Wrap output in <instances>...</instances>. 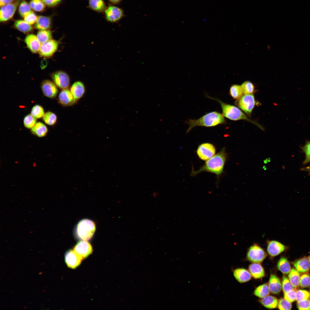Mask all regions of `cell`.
Returning a JSON list of instances; mask_svg holds the SVG:
<instances>
[{"instance_id":"cell-30","label":"cell","mask_w":310,"mask_h":310,"mask_svg":"<svg viewBox=\"0 0 310 310\" xmlns=\"http://www.w3.org/2000/svg\"><path fill=\"white\" fill-rule=\"evenodd\" d=\"M37 37L41 44L51 39L52 34L49 30H40L37 32Z\"/></svg>"},{"instance_id":"cell-37","label":"cell","mask_w":310,"mask_h":310,"mask_svg":"<svg viewBox=\"0 0 310 310\" xmlns=\"http://www.w3.org/2000/svg\"><path fill=\"white\" fill-rule=\"evenodd\" d=\"M44 114L43 108L38 104L34 105L32 107L31 111V114L36 119L42 117Z\"/></svg>"},{"instance_id":"cell-44","label":"cell","mask_w":310,"mask_h":310,"mask_svg":"<svg viewBox=\"0 0 310 310\" xmlns=\"http://www.w3.org/2000/svg\"><path fill=\"white\" fill-rule=\"evenodd\" d=\"M38 17L33 11H31L24 17V20L30 24L32 25L36 22Z\"/></svg>"},{"instance_id":"cell-32","label":"cell","mask_w":310,"mask_h":310,"mask_svg":"<svg viewBox=\"0 0 310 310\" xmlns=\"http://www.w3.org/2000/svg\"><path fill=\"white\" fill-rule=\"evenodd\" d=\"M229 93L231 96L234 99H238L243 94L241 86L234 84L230 88Z\"/></svg>"},{"instance_id":"cell-27","label":"cell","mask_w":310,"mask_h":310,"mask_svg":"<svg viewBox=\"0 0 310 310\" xmlns=\"http://www.w3.org/2000/svg\"><path fill=\"white\" fill-rule=\"evenodd\" d=\"M277 267L278 269L282 273L287 274L289 273L291 268L287 259L285 257H281L278 261Z\"/></svg>"},{"instance_id":"cell-14","label":"cell","mask_w":310,"mask_h":310,"mask_svg":"<svg viewBox=\"0 0 310 310\" xmlns=\"http://www.w3.org/2000/svg\"><path fill=\"white\" fill-rule=\"evenodd\" d=\"M73 250L83 259L91 254L93 251L91 244L87 241L83 240L78 242Z\"/></svg>"},{"instance_id":"cell-47","label":"cell","mask_w":310,"mask_h":310,"mask_svg":"<svg viewBox=\"0 0 310 310\" xmlns=\"http://www.w3.org/2000/svg\"><path fill=\"white\" fill-rule=\"evenodd\" d=\"M49 7H54L59 4L62 0H42Z\"/></svg>"},{"instance_id":"cell-51","label":"cell","mask_w":310,"mask_h":310,"mask_svg":"<svg viewBox=\"0 0 310 310\" xmlns=\"http://www.w3.org/2000/svg\"><path fill=\"white\" fill-rule=\"evenodd\" d=\"M307 259H308V261H309V263H310V255H309V256L308 257V258H307Z\"/></svg>"},{"instance_id":"cell-36","label":"cell","mask_w":310,"mask_h":310,"mask_svg":"<svg viewBox=\"0 0 310 310\" xmlns=\"http://www.w3.org/2000/svg\"><path fill=\"white\" fill-rule=\"evenodd\" d=\"M36 123V119L31 114L26 115L24 119V125L25 127L28 129H31Z\"/></svg>"},{"instance_id":"cell-13","label":"cell","mask_w":310,"mask_h":310,"mask_svg":"<svg viewBox=\"0 0 310 310\" xmlns=\"http://www.w3.org/2000/svg\"><path fill=\"white\" fill-rule=\"evenodd\" d=\"M41 87L44 94L50 98H55L58 92L57 86L53 82L49 80L43 81L41 83Z\"/></svg>"},{"instance_id":"cell-15","label":"cell","mask_w":310,"mask_h":310,"mask_svg":"<svg viewBox=\"0 0 310 310\" xmlns=\"http://www.w3.org/2000/svg\"><path fill=\"white\" fill-rule=\"evenodd\" d=\"M65 261L69 268L75 269L81 264L83 259L73 250H69L66 253L65 255Z\"/></svg>"},{"instance_id":"cell-22","label":"cell","mask_w":310,"mask_h":310,"mask_svg":"<svg viewBox=\"0 0 310 310\" xmlns=\"http://www.w3.org/2000/svg\"><path fill=\"white\" fill-rule=\"evenodd\" d=\"M52 21L49 16H39L35 24V28L38 30H49L51 26Z\"/></svg>"},{"instance_id":"cell-10","label":"cell","mask_w":310,"mask_h":310,"mask_svg":"<svg viewBox=\"0 0 310 310\" xmlns=\"http://www.w3.org/2000/svg\"><path fill=\"white\" fill-rule=\"evenodd\" d=\"M216 149L214 146L210 143H205L199 145L197 150L199 158L202 160L206 161L215 155Z\"/></svg>"},{"instance_id":"cell-46","label":"cell","mask_w":310,"mask_h":310,"mask_svg":"<svg viewBox=\"0 0 310 310\" xmlns=\"http://www.w3.org/2000/svg\"><path fill=\"white\" fill-rule=\"evenodd\" d=\"M284 298L289 302L292 303L296 300V291L293 290L284 293Z\"/></svg>"},{"instance_id":"cell-18","label":"cell","mask_w":310,"mask_h":310,"mask_svg":"<svg viewBox=\"0 0 310 310\" xmlns=\"http://www.w3.org/2000/svg\"><path fill=\"white\" fill-rule=\"evenodd\" d=\"M70 90L77 102L84 96L86 90L83 83L78 81L72 84Z\"/></svg>"},{"instance_id":"cell-23","label":"cell","mask_w":310,"mask_h":310,"mask_svg":"<svg viewBox=\"0 0 310 310\" xmlns=\"http://www.w3.org/2000/svg\"><path fill=\"white\" fill-rule=\"evenodd\" d=\"M296 270L299 273H304L310 270V263L306 257L300 259L293 263Z\"/></svg>"},{"instance_id":"cell-31","label":"cell","mask_w":310,"mask_h":310,"mask_svg":"<svg viewBox=\"0 0 310 310\" xmlns=\"http://www.w3.org/2000/svg\"><path fill=\"white\" fill-rule=\"evenodd\" d=\"M300 277L299 273L294 268L291 269L288 274V279L296 288L299 285Z\"/></svg>"},{"instance_id":"cell-38","label":"cell","mask_w":310,"mask_h":310,"mask_svg":"<svg viewBox=\"0 0 310 310\" xmlns=\"http://www.w3.org/2000/svg\"><path fill=\"white\" fill-rule=\"evenodd\" d=\"M241 86L243 94H251L254 92V85L250 81H245Z\"/></svg>"},{"instance_id":"cell-9","label":"cell","mask_w":310,"mask_h":310,"mask_svg":"<svg viewBox=\"0 0 310 310\" xmlns=\"http://www.w3.org/2000/svg\"><path fill=\"white\" fill-rule=\"evenodd\" d=\"M59 44L58 41L52 39L42 44L39 51L40 55L45 58L51 57L57 51Z\"/></svg>"},{"instance_id":"cell-45","label":"cell","mask_w":310,"mask_h":310,"mask_svg":"<svg viewBox=\"0 0 310 310\" xmlns=\"http://www.w3.org/2000/svg\"><path fill=\"white\" fill-rule=\"evenodd\" d=\"M297 306L299 310H310V299L298 301Z\"/></svg>"},{"instance_id":"cell-28","label":"cell","mask_w":310,"mask_h":310,"mask_svg":"<svg viewBox=\"0 0 310 310\" xmlns=\"http://www.w3.org/2000/svg\"><path fill=\"white\" fill-rule=\"evenodd\" d=\"M89 5L91 9L98 12H102L106 9L103 0H89Z\"/></svg>"},{"instance_id":"cell-33","label":"cell","mask_w":310,"mask_h":310,"mask_svg":"<svg viewBox=\"0 0 310 310\" xmlns=\"http://www.w3.org/2000/svg\"><path fill=\"white\" fill-rule=\"evenodd\" d=\"M29 4L32 9L37 12L44 11L46 5L42 0H31Z\"/></svg>"},{"instance_id":"cell-35","label":"cell","mask_w":310,"mask_h":310,"mask_svg":"<svg viewBox=\"0 0 310 310\" xmlns=\"http://www.w3.org/2000/svg\"><path fill=\"white\" fill-rule=\"evenodd\" d=\"M30 4L25 0H22L20 3L19 7V12L20 15L24 17L31 11Z\"/></svg>"},{"instance_id":"cell-12","label":"cell","mask_w":310,"mask_h":310,"mask_svg":"<svg viewBox=\"0 0 310 310\" xmlns=\"http://www.w3.org/2000/svg\"><path fill=\"white\" fill-rule=\"evenodd\" d=\"M267 251L269 255L271 257H275L283 252L286 247L280 242L274 240L267 241Z\"/></svg>"},{"instance_id":"cell-20","label":"cell","mask_w":310,"mask_h":310,"mask_svg":"<svg viewBox=\"0 0 310 310\" xmlns=\"http://www.w3.org/2000/svg\"><path fill=\"white\" fill-rule=\"evenodd\" d=\"M248 269L251 276L255 279L261 278L265 275L264 269L259 263H253L250 264Z\"/></svg>"},{"instance_id":"cell-2","label":"cell","mask_w":310,"mask_h":310,"mask_svg":"<svg viewBox=\"0 0 310 310\" xmlns=\"http://www.w3.org/2000/svg\"><path fill=\"white\" fill-rule=\"evenodd\" d=\"M224 117L222 114L214 111L208 113L197 119H189L185 122L189 125L186 133L196 126L210 127L224 124L226 122Z\"/></svg>"},{"instance_id":"cell-8","label":"cell","mask_w":310,"mask_h":310,"mask_svg":"<svg viewBox=\"0 0 310 310\" xmlns=\"http://www.w3.org/2000/svg\"><path fill=\"white\" fill-rule=\"evenodd\" d=\"M21 0H15L13 2L1 7L0 21H7L13 17Z\"/></svg>"},{"instance_id":"cell-19","label":"cell","mask_w":310,"mask_h":310,"mask_svg":"<svg viewBox=\"0 0 310 310\" xmlns=\"http://www.w3.org/2000/svg\"><path fill=\"white\" fill-rule=\"evenodd\" d=\"M233 275L239 282L245 283L250 280L251 278V275L249 271L243 268H239L234 270Z\"/></svg>"},{"instance_id":"cell-6","label":"cell","mask_w":310,"mask_h":310,"mask_svg":"<svg viewBox=\"0 0 310 310\" xmlns=\"http://www.w3.org/2000/svg\"><path fill=\"white\" fill-rule=\"evenodd\" d=\"M235 104L250 116L255 104L254 96L253 94H243L239 98L236 100Z\"/></svg>"},{"instance_id":"cell-43","label":"cell","mask_w":310,"mask_h":310,"mask_svg":"<svg viewBox=\"0 0 310 310\" xmlns=\"http://www.w3.org/2000/svg\"><path fill=\"white\" fill-rule=\"evenodd\" d=\"M299 285L302 288L310 286V275L307 274H304L300 277Z\"/></svg>"},{"instance_id":"cell-5","label":"cell","mask_w":310,"mask_h":310,"mask_svg":"<svg viewBox=\"0 0 310 310\" xmlns=\"http://www.w3.org/2000/svg\"><path fill=\"white\" fill-rule=\"evenodd\" d=\"M264 250L257 243H254L248 249L247 257L249 261L253 263H261L267 256Z\"/></svg>"},{"instance_id":"cell-17","label":"cell","mask_w":310,"mask_h":310,"mask_svg":"<svg viewBox=\"0 0 310 310\" xmlns=\"http://www.w3.org/2000/svg\"><path fill=\"white\" fill-rule=\"evenodd\" d=\"M25 42L28 48L32 53L39 52L41 43L37 36L33 34L27 35L24 39Z\"/></svg>"},{"instance_id":"cell-48","label":"cell","mask_w":310,"mask_h":310,"mask_svg":"<svg viewBox=\"0 0 310 310\" xmlns=\"http://www.w3.org/2000/svg\"><path fill=\"white\" fill-rule=\"evenodd\" d=\"M15 0H0V7L9 4L13 2Z\"/></svg>"},{"instance_id":"cell-25","label":"cell","mask_w":310,"mask_h":310,"mask_svg":"<svg viewBox=\"0 0 310 310\" xmlns=\"http://www.w3.org/2000/svg\"><path fill=\"white\" fill-rule=\"evenodd\" d=\"M262 299L260 300V302L266 308L273 309L277 307L278 301L275 297L268 295Z\"/></svg>"},{"instance_id":"cell-26","label":"cell","mask_w":310,"mask_h":310,"mask_svg":"<svg viewBox=\"0 0 310 310\" xmlns=\"http://www.w3.org/2000/svg\"><path fill=\"white\" fill-rule=\"evenodd\" d=\"M14 26L17 29L24 33H29L33 30L31 25L24 20H16L14 23Z\"/></svg>"},{"instance_id":"cell-7","label":"cell","mask_w":310,"mask_h":310,"mask_svg":"<svg viewBox=\"0 0 310 310\" xmlns=\"http://www.w3.org/2000/svg\"><path fill=\"white\" fill-rule=\"evenodd\" d=\"M51 76L54 83L59 88L62 90L68 89L70 84V79L66 72L57 71L51 74Z\"/></svg>"},{"instance_id":"cell-24","label":"cell","mask_w":310,"mask_h":310,"mask_svg":"<svg viewBox=\"0 0 310 310\" xmlns=\"http://www.w3.org/2000/svg\"><path fill=\"white\" fill-rule=\"evenodd\" d=\"M31 131L34 135L42 137L46 135L48 129L45 124L40 122H38L31 129Z\"/></svg>"},{"instance_id":"cell-40","label":"cell","mask_w":310,"mask_h":310,"mask_svg":"<svg viewBox=\"0 0 310 310\" xmlns=\"http://www.w3.org/2000/svg\"><path fill=\"white\" fill-rule=\"evenodd\" d=\"M310 299V293L305 290H299L296 291V300L298 302Z\"/></svg>"},{"instance_id":"cell-50","label":"cell","mask_w":310,"mask_h":310,"mask_svg":"<svg viewBox=\"0 0 310 310\" xmlns=\"http://www.w3.org/2000/svg\"><path fill=\"white\" fill-rule=\"evenodd\" d=\"M111 2L114 4H117L120 2L121 0H109Z\"/></svg>"},{"instance_id":"cell-21","label":"cell","mask_w":310,"mask_h":310,"mask_svg":"<svg viewBox=\"0 0 310 310\" xmlns=\"http://www.w3.org/2000/svg\"><path fill=\"white\" fill-rule=\"evenodd\" d=\"M268 286L270 292L272 294H278L282 289V284L279 279L274 274L270 275Z\"/></svg>"},{"instance_id":"cell-52","label":"cell","mask_w":310,"mask_h":310,"mask_svg":"<svg viewBox=\"0 0 310 310\" xmlns=\"http://www.w3.org/2000/svg\"></svg>"},{"instance_id":"cell-34","label":"cell","mask_w":310,"mask_h":310,"mask_svg":"<svg viewBox=\"0 0 310 310\" xmlns=\"http://www.w3.org/2000/svg\"><path fill=\"white\" fill-rule=\"evenodd\" d=\"M42 119L46 124L49 125H53L57 122V117L54 113L48 111L44 114L42 117Z\"/></svg>"},{"instance_id":"cell-4","label":"cell","mask_w":310,"mask_h":310,"mask_svg":"<svg viewBox=\"0 0 310 310\" xmlns=\"http://www.w3.org/2000/svg\"><path fill=\"white\" fill-rule=\"evenodd\" d=\"M96 225L92 220L87 219L80 221L75 231L76 237L79 240L88 241L93 236L96 230Z\"/></svg>"},{"instance_id":"cell-29","label":"cell","mask_w":310,"mask_h":310,"mask_svg":"<svg viewBox=\"0 0 310 310\" xmlns=\"http://www.w3.org/2000/svg\"><path fill=\"white\" fill-rule=\"evenodd\" d=\"M270 292L268 286L264 284L257 287L254 291V294L259 298H263L269 295Z\"/></svg>"},{"instance_id":"cell-39","label":"cell","mask_w":310,"mask_h":310,"mask_svg":"<svg viewBox=\"0 0 310 310\" xmlns=\"http://www.w3.org/2000/svg\"><path fill=\"white\" fill-rule=\"evenodd\" d=\"M282 285L284 293L295 290L296 289L291 283L289 279L284 275L282 277Z\"/></svg>"},{"instance_id":"cell-42","label":"cell","mask_w":310,"mask_h":310,"mask_svg":"<svg viewBox=\"0 0 310 310\" xmlns=\"http://www.w3.org/2000/svg\"><path fill=\"white\" fill-rule=\"evenodd\" d=\"M278 307L281 310H290L292 307L291 303L284 298L280 299L278 301Z\"/></svg>"},{"instance_id":"cell-3","label":"cell","mask_w":310,"mask_h":310,"mask_svg":"<svg viewBox=\"0 0 310 310\" xmlns=\"http://www.w3.org/2000/svg\"><path fill=\"white\" fill-rule=\"evenodd\" d=\"M206 96L220 104L222 109V114L224 117L233 121L245 120L253 123L262 130H263L264 128L260 124L248 118L244 113L236 106L225 103L219 99L210 97L207 95Z\"/></svg>"},{"instance_id":"cell-49","label":"cell","mask_w":310,"mask_h":310,"mask_svg":"<svg viewBox=\"0 0 310 310\" xmlns=\"http://www.w3.org/2000/svg\"><path fill=\"white\" fill-rule=\"evenodd\" d=\"M301 170H303L307 171L310 172V165L307 167L303 168H302Z\"/></svg>"},{"instance_id":"cell-1","label":"cell","mask_w":310,"mask_h":310,"mask_svg":"<svg viewBox=\"0 0 310 310\" xmlns=\"http://www.w3.org/2000/svg\"><path fill=\"white\" fill-rule=\"evenodd\" d=\"M225 149L223 148L219 152L206 160L205 164L198 170L192 169L191 175L195 176L202 172L205 171L215 174L218 178L222 173L227 158Z\"/></svg>"},{"instance_id":"cell-16","label":"cell","mask_w":310,"mask_h":310,"mask_svg":"<svg viewBox=\"0 0 310 310\" xmlns=\"http://www.w3.org/2000/svg\"><path fill=\"white\" fill-rule=\"evenodd\" d=\"M58 101L60 104L64 106L72 105L76 102L68 89L62 90L59 94Z\"/></svg>"},{"instance_id":"cell-11","label":"cell","mask_w":310,"mask_h":310,"mask_svg":"<svg viewBox=\"0 0 310 310\" xmlns=\"http://www.w3.org/2000/svg\"><path fill=\"white\" fill-rule=\"evenodd\" d=\"M106 20L112 22H117L124 16L123 10L120 8L113 5H110L105 11Z\"/></svg>"},{"instance_id":"cell-41","label":"cell","mask_w":310,"mask_h":310,"mask_svg":"<svg viewBox=\"0 0 310 310\" xmlns=\"http://www.w3.org/2000/svg\"><path fill=\"white\" fill-rule=\"evenodd\" d=\"M305 155V158L303 164H305L310 162V141H307L305 144L301 147Z\"/></svg>"}]
</instances>
